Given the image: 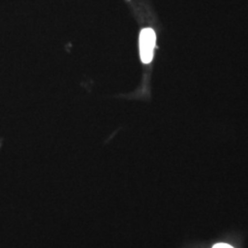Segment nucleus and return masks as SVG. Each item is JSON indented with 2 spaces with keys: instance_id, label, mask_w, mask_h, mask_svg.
<instances>
[{
  "instance_id": "obj_1",
  "label": "nucleus",
  "mask_w": 248,
  "mask_h": 248,
  "mask_svg": "<svg viewBox=\"0 0 248 248\" xmlns=\"http://www.w3.org/2000/svg\"><path fill=\"white\" fill-rule=\"evenodd\" d=\"M140 54L142 62L148 63L153 59L154 49L155 45V33L150 29H143L140 34Z\"/></svg>"
},
{
  "instance_id": "obj_2",
  "label": "nucleus",
  "mask_w": 248,
  "mask_h": 248,
  "mask_svg": "<svg viewBox=\"0 0 248 248\" xmlns=\"http://www.w3.org/2000/svg\"><path fill=\"white\" fill-rule=\"evenodd\" d=\"M213 248H233L232 247H231L230 245H227V244H223V243H221V244H217V245H215Z\"/></svg>"
}]
</instances>
